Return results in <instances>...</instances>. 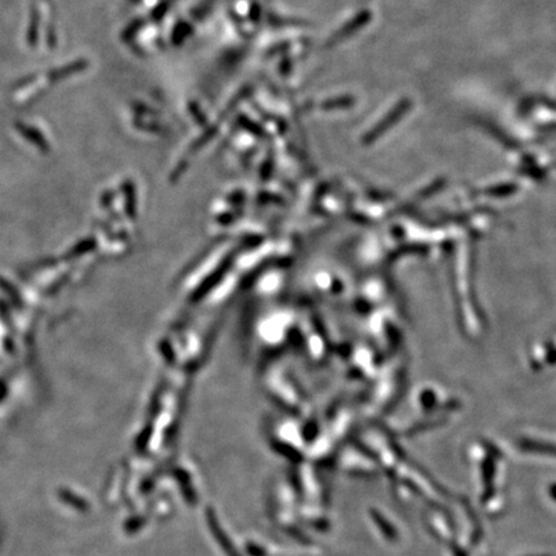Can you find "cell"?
<instances>
[{
    "label": "cell",
    "instance_id": "6da1fadb",
    "mask_svg": "<svg viewBox=\"0 0 556 556\" xmlns=\"http://www.w3.org/2000/svg\"><path fill=\"white\" fill-rule=\"evenodd\" d=\"M411 108V102L408 100H402L397 103V106L393 108L392 111H389L386 117L381 120L378 127L373 130V136H378V133L384 132L386 129L390 128L394 122H398L403 115L406 114L407 111Z\"/></svg>",
    "mask_w": 556,
    "mask_h": 556
},
{
    "label": "cell",
    "instance_id": "7a4b0ae2",
    "mask_svg": "<svg viewBox=\"0 0 556 556\" xmlns=\"http://www.w3.org/2000/svg\"><path fill=\"white\" fill-rule=\"evenodd\" d=\"M209 521H210V526H212V529H213V532H214L215 538H218L219 542H221V548L228 552L229 556H236L235 551L231 548V546H232L231 542L228 541V538H227L226 535H223V532H221V529L219 528L218 521H214L213 514H209Z\"/></svg>",
    "mask_w": 556,
    "mask_h": 556
}]
</instances>
